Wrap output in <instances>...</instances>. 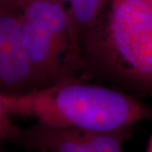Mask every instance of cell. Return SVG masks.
Returning <instances> with one entry per match:
<instances>
[{
  "label": "cell",
  "mask_w": 152,
  "mask_h": 152,
  "mask_svg": "<svg viewBox=\"0 0 152 152\" xmlns=\"http://www.w3.org/2000/svg\"><path fill=\"white\" fill-rule=\"evenodd\" d=\"M81 60L83 75L152 97V0H107Z\"/></svg>",
  "instance_id": "1"
},
{
  "label": "cell",
  "mask_w": 152,
  "mask_h": 152,
  "mask_svg": "<svg viewBox=\"0 0 152 152\" xmlns=\"http://www.w3.org/2000/svg\"><path fill=\"white\" fill-rule=\"evenodd\" d=\"M10 116L82 130L118 132L152 120V107L128 93L68 78L17 95L0 93Z\"/></svg>",
  "instance_id": "2"
},
{
  "label": "cell",
  "mask_w": 152,
  "mask_h": 152,
  "mask_svg": "<svg viewBox=\"0 0 152 152\" xmlns=\"http://www.w3.org/2000/svg\"><path fill=\"white\" fill-rule=\"evenodd\" d=\"M37 89L23 37L20 10H0V93L17 95Z\"/></svg>",
  "instance_id": "3"
},
{
  "label": "cell",
  "mask_w": 152,
  "mask_h": 152,
  "mask_svg": "<svg viewBox=\"0 0 152 152\" xmlns=\"http://www.w3.org/2000/svg\"><path fill=\"white\" fill-rule=\"evenodd\" d=\"M12 143L40 152H92L83 141L78 129L39 122L21 129Z\"/></svg>",
  "instance_id": "4"
},
{
  "label": "cell",
  "mask_w": 152,
  "mask_h": 152,
  "mask_svg": "<svg viewBox=\"0 0 152 152\" xmlns=\"http://www.w3.org/2000/svg\"><path fill=\"white\" fill-rule=\"evenodd\" d=\"M69 15L72 33L81 56L84 40L107 0H59Z\"/></svg>",
  "instance_id": "5"
},
{
  "label": "cell",
  "mask_w": 152,
  "mask_h": 152,
  "mask_svg": "<svg viewBox=\"0 0 152 152\" xmlns=\"http://www.w3.org/2000/svg\"><path fill=\"white\" fill-rule=\"evenodd\" d=\"M20 128L18 127L11 119V116L6 111L3 102L0 100V143L12 142L16 137Z\"/></svg>",
  "instance_id": "6"
},
{
  "label": "cell",
  "mask_w": 152,
  "mask_h": 152,
  "mask_svg": "<svg viewBox=\"0 0 152 152\" xmlns=\"http://www.w3.org/2000/svg\"><path fill=\"white\" fill-rule=\"evenodd\" d=\"M26 0H0V10H20Z\"/></svg>",
  "instance_id": "7"
},
{
  "label": "cell",
  "mask_w": 152,
  "mask_h": 152,
  "mask_svg": "<svg viewBox=\"0 0 152 152\" xmlns=\"http://www.w3.org/2000/svg\"><path fill=\"white\" fill-rule=\"evenodd\" d=\"M146 152H152V134L150 138V140H149L148 145H147Z\"/></svg>",
  "instance_id": "8"
}]
</instances>
